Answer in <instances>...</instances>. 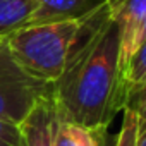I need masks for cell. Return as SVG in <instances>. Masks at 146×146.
Wrapping results in <instances>:
<instances>
[{
	"label": "cell",
	"mask_w": 146,
	"mask_h": 146,
	"mask_svg": "<svg viewBox=\"0 0 146 146\" xmlns=\"http://www.w3.org/2000/svg\"><path fill=\"white\" fill-rule=\"evenodd\" d=\"M119 28L108 14L105 0H100L95 19L69 58L60 78L52 83L62 120L88 127H110L122 112L119 81Z\"/></svg>",
	"instance_id": "cell-1"
},
{
	"label": "cell",
	"mask_w": 146,
	"mask_h": 146,
	"mask_svg": "<svg viewBox=\"0 0 146 146\" xmlns=\"http://www.w3.org/2000/svg\"><path fill=\"white\" fill-rule=\"evenodd\" d=\"M96 7L98 4L81 17L26 26L5 41L17 64L29 76L45 83H55L86 36Z\"/></svg>",
	"instance_id": "cell-2"
},
{
	"label": "cell",
	"mask_w": 146,
	"mask_h": 146,
	"mask_svg": "<svg viewBox=\"0 0 146 146\" xmlns=\"http://www.w3.org/2000/svg\"><path fill=\"white\" fill-rule=\"evenodd\" d=\"M48 93H52V83L29 76L14 58L7 41H0V119L19 124Z\"/></svg>",
	"instance_id": "cell-3"
},
{
	"label": "cell",
	"mask_w": 146,
	"mask_h": 146,
	"mask_svg": "<svg viewBox=\"0 0 146 146\" xmlns=\"http://www.w3.org/2000/svg\"><path fill=\"white\" fill-rule=\"evenodd\" d=\"M60 115L52 93L40 98L17 124L19 146H55Z\"/></svg>",
	"instance_id": "cell-4"
},
{
	"label": "cell",
	"mask_w": 146,
	"mask_h": 146,
	"mask_svg": "<svg viewBox=\"0 0 146 146\" xmlns=\"http://www.w3.org/2000/svg\"><path fill=\"white\" fill-rule=\"evenodd\" d=\"M105 2L108 14L113 17L119 28V65L122 76L129 58L134 53L137 33L146 17V0H105Z\"/></svg>",
	"instance_id": "cell-5"
},
{
	"label": "cell",
	"mask_w": 146,
	"mask_h": 146,
	"mask_svg": "<svg viewBox=\"0 0 146 146\" xmlns=\"http://www.w3.org/2000/svg\"><path fill=\"white\" fill-rule=\"evenodd\" d=\"M98 2L100 0H35L36 7L28 26L81 17Z\"/></svg>",
	"instance_id": "cell-6"
},
{
	"label": "cell",
	"mask_w": 146,
	"mask_h": 146,
	"mask_svg": "<svg viewBox=\"0 0 146 146\" xmlns=\"http://www.w3.org/2000/svg\"><path fill=\"white\" fill-rule=\"evenodd\" d=\"M108 127H88L60 119L55 146H107Z\"/></svg>",
	"instance_id": "cell-7"
},
{
	"label": "cell",
	"mask_w": 146,
	"mask_h": 146,
	"mask_svg": "<svg viewBox=\"0 0 146 146\" xmlns=\"http://www.w3.org/2000/svg\"><path fill=\"white\" fill-rule=\"evenodd\" d=\"M35 7V0H0V41L26 28Z\"/></svg>",
	"instance_id": "cell-8"
},
{
	"label": "cell",
	"mask_w": 146,
	"mask_h": 146,
	"mask_svg": "<svg viewBox=\"0 0 146 146\" xmlns=\"http://www.w3.org/2000/svg\"><path fill=\"white\" fill-rule=\"evenodd\" d=\"M122 113H124V119H122L120 129L115 136L113 146H137V141H139L137 117L131 108H124Z\"/></svg>",
	"instance_id": "cell-9"
},
{
	"label": "cell",
	"mask_w": 146,
	"mask_h": 146,
	"mask_svg": "<svg viewBox=\"0 0 146 146\" xmlns=\"http://www.w3.org/2000/svg\"><path fill=\"white\" fill-rule=\"evenodd\" d=\"M125 108H131L136 113L137 124H139V134L144 132L146 131V81L136 90V93L127 102Z\"/></svg>",
	"instance_id": "cell-10"
},
{
	"label": "cell",
	"mask_w": 146,
	"mask_h": 146,
	"mask_svg": "<svg viewBox=\"0 0 146 146\" xmlns=\"http://www.w3.org/2000/svg\"><path fill=\"white\" fill-rule=\"evenodd\" d=\"M0 146H19V127L17 124L0 119Z\"/></svg>",
	"instance_id": "cell-11"
},
{
	"label": "cell",
	"mask_w": 146,
	"mask_h": 146,
	"mask_svg": "<svg viewBox=\"0 0 146 146\" xmlns=\"http://www.w3.org/2000/svg\"><path fill=\"white\" fill-rule=\"evenodd\" d=\"M137 146H146V131L139 134V141H137Z\"/></svg>",
	"instance_id": "cell-12"
}]
</instances>
